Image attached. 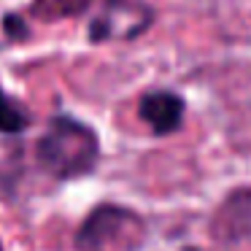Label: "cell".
<instances>
[{
  "label": "cell",
  "instance_id": "cell-1",
  "mask_svg": "<svg viewBox=\"0 0 251 251\" xmlns=\"http://www.w3.org/2000/svg\"><path fill=\"white\" fill-rule=\"evenodd\" d=\"M35 159L57 181L84 178L100 159V141L84 122L54 116L35 143Z\"/></svg>",
  "mask_w": 251,
  "mask_h": 251
},
{
  "label": "cell",
  "instance_id": "cell-2",
  "mask_svg": "<svg viewBox=\"0 0 251 251\" xmlns=\"http://www.w3.org/2000/svg\"><path fill=\"white\" fill-rule=\"evenodd\" d=\"M143 238V222L125 205H98L78 227V251H135Z\"/></svg>",
  "mask_w": 251,
  "mask_h": 251
},
{
  "label": "cell",
  "instance_id": "cell-3",
  "mask_svg": "<svg viewBox=\"0 0 251 251\" xmlns=\"http://www.w3.org/2000/svg\"><path fill=\"white\" fill-rule=\"evenodd\" d=\"M151 25V8L143 0H103V11L89 25V38H138Z\"/></svg>",
  "mask_w": 251,
  "mask_h": 251
},
{
  "label": "cell",
  "instance_id": "cell-4",
  "mask_svg": "<svg viewBox=\"0 0 251 251\" xmlns=\"http://www.w3.org/2000/svg\"><path fill=\"white\" fill-rule=\"evenodd\" d=\"M186 103L170 89H149L138 100V116L154 135H173L184 127Z\"/></svg>",
  "mask_w": 251,
  "mask_h": 251
},
{
  "label": "cell",
  "instance_id": "cell-5",
  "mask_svg": "<svg viewBox=\"0 0 251 251\" xmlns=\"http://www.w3.org/2000/svg\"><path fill=\"white\" fill-rule=\"evenodd\" d=\"M213 235L227 243L251 235V189H238L222 202L213 216Z\"/></svg>",
  "mask_w": 251,
  "mask_h": 251
},
{
  "label": "cell",
  "instance_id": "cell-6",
  "mask_svg": "<svg viewBox=\"0 0 251 251\" xmlns=\"http://www.w3.org/2000/svg\"><path fill=\"white\" fill-rule=\"evenodd\" d=\"M30 125H33L30 111L25 108L17 98H11L8 92L0 89V132L17 135V132H25Z\"/></svg>",
  "mask_w": 251,
  "mask_h": 251
},
{
  "label": "cell",
  "instance_id": "cell-7",
  "mask_svg": "<svg viewBox=\"0 0 251 251\" xmlns=\"http://www.w3.org/2000/svg\"><path fill=\"white\" fill-rule=\"evenodd\" d=\"M92 0H35L33 3V14H38L41 19L51 22V19H68V17H78L89 8Z\"/></svg>",
  "mask_w": 251,
  "mask_h": 251
},
{
  "label": "cell",
  "instance_id": "cell-8",
  "mask_svg": "<svg viewBox=\"0 0 251 251\" xmlns=\"http://www.w3.org/2000/svg\"><path fill=\"white\" fill-rule=\"evenodd\" d=\"M3 27H6V35L8 38H17V41H25L30 35V27L25 25V19L19 14H6L3 19Z\"/></svg>",
  "mask_w": 251,
  "mask_h": 251
},
{
  "label": "cell",
  "instance_id": "cell-9",
  "mask_svg": "<svg viewBox=\"0 0 251 251\" xmlns=\"http://www.w3.org/2000/svg\"><path fill=\"white\" fill-rule=\"evenodd\" d=\"M0 251H3V243H0Z\"/></svg>",
  "mask_w": 251,
  "mask_h": 251
}]
</instances>
